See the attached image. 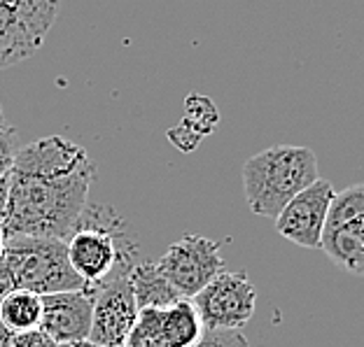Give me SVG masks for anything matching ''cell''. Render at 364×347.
Listing matches in <instances>:
<instances>
[{
    "label": "cell",
    "mask_w": 364,
    "mask_h": 347,
    "mask_svg": "<svg viewBox=\"0 0 364 347\" xmlns=\"http://www.w3.org/2000/svg\"><path fill=\"white\" fill-rule=\"evenodd\" d=\"M168 140L173 145L178 147L180 152H194L198 145H201V140H203V136H198L196 131H192L187 126L185 121L180 119V123L176 128H171L168 131Z\"/></svg>",
    "instance_id": "cell-19"
},
{
    "label": "cell",
    "mask_w": 364,
    "mask_h": 347,
    "mask_svg": "<svg viewBox=\"0 0 364 347\" xmlns=\"http://www.w3.org/2000/svg\"><path fill=\"white\" fill-rule=\"evenodd\" d=\"M131 289L138 310L147 308H168V305L180 301V294L173 285L164 277V272L156 261H138L131 270Z\"/></svg>",
    "instance_id": "cell-12"
},
{
    "label": "cell",
    "mask_w": 364,
    "mask_h": 347,
    "mask_svg": "<svg viewBox=\"0 0 364 347\" xmlns=\"http://www.w3.org/2000/svg\"><path fill=\"white\" fill-rule=\"evenodd\" d=\"M192 347H250L241 331H203Z\"/></svg>",
    "instance_id": "cell-18"
},
{
    "label": "cell",
    "mask_w": 364,
    "mask_h": 347,
    "mask_svg": "<svg viewBox=\"0 0 364 347\" xmlns=\"http://www.w3.org/2000/svg\"><path fill=\"white\" fill-rule=\"evenodd\" d=\"M12 292H14V285H12V277H10V270H7L5 263L0 261V301Z\"/></svg>",
    "instance_id": "cell-21"
},
{
    "label": "cell",
    "mask_w": 364,
    "mask_h": 347,
    "mask_svg": "<svg viewBox=\"0 0 364 347\" xmlns=\"http://www.w3.org/2000/svg\"><path fill=\"white\" fill-rule=\"evenodd\" d=\"M156 263L164 277L180 294V299L187 301H192L205 285H210L225 270L220 245L213 238L198 233L182 236L161 254Z\"/></svg>",
    "instance_id": "cell-6"
},
{
    "label": "cell",
    "mask_w": 364,
    "mask_h": 347,
    "mask_svg": "<svg viewBox=\"0 0 364 347\" xmlns=\"http://www.w3.org/2000/svg\"><path fill=\"white\" fill-rule=\"evenodd\" d=\"M12 341H14V334L3 324V319H0V347H12Z\"/></svg>",
    "instance_id": "cell-23"
},
{
    "label": "cell",
    "mask_w": 364,
    "mask_h": 347,
    "mask_svg": "<svg viewBox=\"0 0 364 347\" xmlns=\"http://www.w3.org/2000/svg\"><path fill=\"white\" fill-rule=\"evenodd\" d=\"M203 331L192 301L180 299L168 308L138 310L136 324L124 347H192Z\"/></svg>",
    "instance_id": "cell-8"
},
{
    "label": "cell",
    "mask_w": 364,
    "mask_h": 347,
    "mask_svg": "<svg viewBox=\"0 0 364 347\" xmlns=\"http://www.w3.org/2000/svg\"><path fill=\"white\" fill-rule=\"evenodd\" d=\"M10 270L14 292H33L38 296L56 292H75L85 289L82 280L68 261L65 241L33 236H7L3 259Z\"/></svg>",
    "instance_id": "cell-4"
},
{
    "label": "cell",
    "mask_w": 364,
    "mask_h": 347,
    "mask_svg": "<svg viewBox=\"0 0 364 347\" xmlns=\"http://www.w3.org/2000/svg\"><path fill=\"white\" fill-rule=\"evenodd\" d=\"M318 177V156L309 147H267L264 152L250 156L243 166L247 208L257 217L276 219L285 205Z\"/></svg>",
    "instance_id": "cell-3"
},
{
    "label": "cell",
    "mask_w": 364,
    "mask_h": 347,
    "mask_svg": "<svg viewBox=\"0 0 364 347\" xmlns=\"http://www.w3.org/2000/svg\"><path fill=\"white\" fill-rule=\"evenodd\" d=\"M16 152H19V147H16V131L5 121L3 112H0V177L10 175Z\"/></svg>",
    "instance_id": "cell-17"
},
{
    "label": "cell",
    "mask_w": 364,
    "mask_h": 347,
    "mask_svg": "<svg viewBox=\"0 0 364 347\" xmlns=\"http://www.w3.org/2000/svg\"><path fill=\"white\" fill-rule=\"evenodd\" d=\"M12 347H61V345H56L52 338L45 336L40 329H36V331L16 334L12 341Z\"/></svg>",
    "instance_id": "cell-20"
},
{
    "label": "cell",
    "mask_w": 364,
    "mask_h": 347,
    "mask_svg": "<svg viewBox=\"0 0 364 347\" xmlns=\"http://www.w3.org/2000/svg\"><path fill=\"white\" fill-rule=\"evenodd\" d=\"M7 194H10V175L0 177V224H3V217L7 210Z\"/></svg>",
    "instance_id": "cell-22"
},
{
    "label": "cell",
    "mask_w": 364,
    "mask_h": 347,
    "mask_svg": "<svg viewBox=\"0 0 364 347\" xmlns=\"http://www.w3.org/2000/svg\"><path fill=\"white\" fill-rule=\"evenodd\" d=\"M192 305L205 331H241L255 315L257 289L247 272L222 270L194 296Z\"/></svg>",
    "instance_id": "cell-5"
},
{
    "label": "cell",
    "mask_w": 364,
    "mask_h": 347,
    "mask_svg": "<svg viewBox=\"0 0 364 347\" xmlns=\"http://www.w3.org/2000/svg\"><path fill=\"white\" fill-rule=\"evenodd\" d=\"M182 121L187 123L189 128L196 131L198 136H210L220 123V110L215 101H210L208 96L203 94H189L185 98V114H182Z\"/></svg>",
    "instance_id": "cell-16"
},
{
    "label": "cell",
    "mask_w": 364,
    "mask_h": 347,
    "mask_svg": "<svg viewBox=\"0 0 364 347\" xmlns=\"http://www.w3.org/2000/svg\"><path fill=\"white\" fill-rule=\"evenodd\" d=\"M320 247L338 268L364 277V217L327 226Z\"/></svg>",
    "instance_id": "cell-11"
},
{
    "label": "cell",
    "mask_w": 364,
    "mask_h": 347,
    "mask_svg": "<svg viewBox=\"0 0 364 347\" xmlns=\"http://www.w3.org/2000/svg\"><path fill=\"white\" fill-rule=\"evenodd\" d=\"M3 250H5V231L3 224H0V259H3Z\"/></svg>",
    "instance_id": "cell-25"
},
{
    "label": "cell",
    "mask_w": 364,
    "mask_h": 347,
    "mask_svg": "<svg viewBox=\"0 0 364 347\" xmlns=\"http://www.w3.org/2000/svg\"><path fill=\"white\" fill-rule=\"evenodd\" d=\"M0 7L10 10L33 35L45 43L47 33L59 19L61 0H0Z\"/></svg>",
    "instance_id": "cell-15"
},
{
    "label": "cell",
    "mask_w": 364,
    "mask_h": 347,
    "mask_svg": "<svg viewBox=\"0 0 364 347\" xmlns=\"http://www.w3.org/2000/svg\"><path fill=\"white\" fill-rule=\"evenodd\" d=\"M96 163L85 147L49 136L19 147L3 217L7 236L68 241L89 205Z\"/></svg>",
    "instance_id": "cell-1"
},
{
    "label": "cell",
    "mask_w": 364,
    "mask_h": 347,
    "mask_svg": "<svg viewBox=\"0 0 364 347\" xmlns=\"http://www.w3.org/2000/svg\"><path fill=\"white\" fill-rule=\"evenodd\" d=\"M129 275L131 272H122L103 280L96 287H87V292L94 296V317L89 331L91 343L103 347H124L127 343L138 317Z\"/></svg>",
    "instance_id": "cell-7"
},
{
    "label": "cell",
    "mask_w": 364,
    "mask_h": 347,
    "mask_svg": "<svg viewBox=\"0 0 364 347\" xmlns=\"http://www.w3.org/2000/svg\"><path fill=\"white\" fill-rule=\"evenodd\" d=\"M65 247L85 289L131 272L138 263V243L129 236L127 221L107 205H87Z\"/></svg>",
    "instance_id": "cell-2"
},
{
    "label": "cell",
    "mask_w": 364,
    "mask_h": 347,
    "mask_svg": "<svg viewBox=\"0 0 364 347\" xmlns=\"http://www.w3.org/2000/svg\"><path fill=\"white\" fill-rule=\"evenodd\" d=\"M61 347H103V345H96L91 341H80V343H68V345H61Z\"/></svg>",
    "instance_id": "cell-24"
},
{
    "label": "cell",
    "mask_w": 364,
    "mask_h": 347,
    "mask_svg": "<svg viewBox=\"0 0 364 347\" xmlns=\"http://www.w3.org/2000/svg\"><path fill=\"white\" fill-rule=\"evenodd\" d=\"M0 319L14 336L36 331L40 329V319H43V296L21 292V289L7 294L0 301Z\"/></svg>",
    "instance_id": "cell-14"
},
{
    "label": "cell",
    "mask_w": 364,
    "mask_h": 347,
    "mask_svg": "<svg viewBox=\"0 0 364 347\" xmlns=\"http://www.w3.org/2000/svg\"><path fill=\"white\" fill-rule=\"evenodd\" d=\"M334 194L336 192L332 182L318 177L285 205L283 212L276 217V231L289 243L318 250L327 226V214L332 208Z\"/></svg>",
    "instance_id": "cell-9"
},
{
    "label": "cell",
    "mask_w": 364,
    "mask_h": 347,
    "mask_svg": "<svg viewBox=\"0 0 364 347\" xmlns=\"http://www.w3.org/2000/svg\"><path fill=\"white\" fill-rule=\"evenodd\" d=\"M40 47L43 40L33 35L10 10L0 7V70L31 59Z\"/></svg>",
    "instance_id": "cell-13"
},
{
    "label": "cell",
    "mask_w": 364,
    "mask_h": 347,
    "mask_svg": "<svg viewBox=\"0 0 364 347\" xmlns=\"http://www.w3.org/2000/svg\"><path fill=\"white\" fill-rule=\"evenodd\" d=\"M91 317H94V296L87 289L56 292L43 296V319L40 331L56 345L89 341Z\"/></svg>",
    "instance_id": "cell-10"
}]
</instances>
